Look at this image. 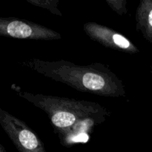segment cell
<instances>
[{"instance_id": "1", "label": "cell", "mask_w": 152, "mask_h": 152, "mask_svg": "<svg viewBox=\"0 0 152 152\" xmlns=\"http://www.w3.org/2000/svg\"><path fill=\"white\" fill-rule=\"evenodd\" d=\"M17 94L47 114L61 144L66 147L88 142L95 127L111 115L96 102L27 91Z\"/></svg>"}, {"instance_id": "2", "label": "cell", "mask_w": 152, "mask_h": 152, "mask_svg": "<svg viewBox=\"0 0 152 152\" xmlns=\"http://www.w3.org/2000/svg\"><path fill=\"white\" fill-rule=\"evenodd\" d=\"M23 65L47 78L80 91L110 97H120L126 94L122 80L102 64L80 65L64 59H31L24 61Z\"/></svg>"}, {"instance_id": "3", "label": "cell", "mask_w": 152, "mask_h": 152, "mask_svg": "<svg viewBox=\"0 0 152 152\" xmlns=\"http://www.w3.org/2000/svg\"><path fill=\"white\" fill-rule=\"evenodd\" d=\"M0 125L19 152H46L42 140L25 122L3 109Z\"/></svg>"}, {"instance_id": "4", "label": "cell", "mask_w": 152, "mask_h": 152, "mask_svg": "<svg viewBox=\"0 0 152 152\" xmlns=\"http://www.w3.org/2000/svg\"><path fill=\"white\" fill-rule=\"evenodd\" d=\"M0 34L21 39L55 40L62 38L61 34L53 30L15 17L0 18Z\"/></svg>"}, {"instance_id": "5", "label": "cell", "mask_w": 152, "mask_h": 152, "mask_svg": "<svg viewBox=\"0 0 152 152\" xmlns=\"http://www.w3.org/2000/svg\"><path fill=\"white\" fill-rule=\"evenodd\" d=\"M86 34L95 42L113 50L129 53H137L140 50L130 39L108 27L96 22H86L83 25Z\"/></svg>"}, {"instance_id": "6", "label": "cell", "mask_w": 152, "mask_h": 152, "mask_svg": "<svg viewBox=\"0 0 152 152\" xmlns=\"http://www.w3.org/2000/svg\"><path fill=\"white\" fill-rule=\"evenodd\" d=\"M136 28L152 43V0H141L136 11Z\"/></svg>"}, {"instance_id": "7", "label": "cell", "mask_w": 152, "mask_h": 152, "mask_svg": "<svg viewBox=\"0 0 152 152\" xmlns=\"http://www.w3.org/2000/svg\"><path fill=\"white\" fill-rule=\"evenodd\" d=\"M27 1L32 5L46 9L53 14L62 16V13L58 9L59 0H27Z\"/></svg>"}, {"instance_id": "8", "label": "cell", "mask_w": 152, "mask_h": 152, "mask_svg": "<svg viewBox=\"0 0 152 152\" xmlns=\"http://www.w3.org/2000/svg\"><path fill=\"white\" fill-rule=\"evenodd\" d=\"M107 4L114 12L119 15L127 13V1L126 0H105Z\"/></svg>"}, {"instance_id": "9", "label": "cell", "mask_w": 152, "mask_h": 152, "mask_svg": "<svg viewBox=\"0 0 152 152\" xmlns=\"http://www.w3.org/2000/svg\"><path fill=\"white\" fill-rule=\"evenodd\" d=\"M0 152H7L2 145H0Z\"/></svg>"}]
</instances>
